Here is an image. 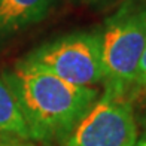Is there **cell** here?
<instances>
[{
    "instance_id": "1",
    "label": "cell",
    "mask_w": 146,
    "mask_h": 146,
    "mask_svg": "<svg viewBox=\"0 0 146 146\" xmlns=\"http://www.w3.org/2000/svg\"><path fill=\"white\" fill-rule=\"evenodd\" d=\"M5 81L17 98L31 139L39 140L67 137L98 98L96 88L69 84L25 60Z\"/></svg>"
},
{
    "instance_id": "2",
    "label": "cell",
    "mask_w": 146,
    "mask_h": 146,
    "mask_svg": "<svg viewBox=\"0 0 146 146\" xmlns=\"http://www.w3.org/2000/svg\"><path fill=\"white\" fill-rule=\"evenodd\" d=\"M106 91L124 97L146 48V2L125 0L100 33Z\"/></svg>"
},
{
    "instance_id": "3",
    "label": "cell",
    "mask_w": 146,
    "mask_h": 146,
    "mask_svg": "<svg viewBox=\"0 0 146 146\" xmlns=\"http://www.w3.org/2000/svg\"><path fill=\"white\" fill-rule=\"evenodd\" d=\"M63 81L90 87L104 82L100 33H72L39 46L25 58Z\"/></svg>"
},
{
    "instance_id": "4",
    "label": "cell",
    "mask_w": 146,
    "mask_h": 146,
    "mask_svg": "<svg viewBox=\"0 0 146 146\" xmlns=\"http://www.w3.org/2000/svg\"><path fill=\"white\" fill-rule=\"evenodd\" d=\"M136 136L131 104L106 91L73 127L63 146H134Z\"/></svg>"
},
{
    "instance_id": "5",
    "label": "cell",
    "mask_w": 146,
    "mask_h": 146,
    "mask_svg": "<svg viewBox=\"0 0 146 146\" xmlns=\"http://www.w3.org/2000/svg\"><path fill=\"white\" fill-rule=\"evenodd\" d=\"M52 5L54 0H0V36L42 21Z\"/></svg>"
},
{
    "instance_id": "6",
    "label": "cell",
    "mask_w": 146,
    "mask_h": 146,
    "mask_svg": "<svg viewBox=\"0 0 146 146\" xmlns=\"http://www.w3.org/2000/svg\"><path fill=\"white\" fill-rule=\"evenodd\" d=\"M0 134L31 139L27 122L8 82L0 78Z\"/></svg>"
},
{
    "instance_id": "7",
    "label": "cell",
    "mask_w": 146,
    "mask_h": 146,
    "mask_svg": "<svg viewBox=\"0 0 146 146\" xmlns=\"http://www.w3.org/2000/svg\"><path fill=\"white\" fill-rule=\"evenodd\" d=\"M137 88L142 91V94L146 97V48L143 51V55L139 63V70H137V76H136V82Z\"/></svg>"
},
{
    "instance_id": "8",
    "label": "cell",
    "mask_w": 146,
    "mask_h": 146,
    "mask_svg": "<svg viewBox=\"0 0 146 146\" xmlns=\"http://www.w3.org/2000/svg\"><path fill=\"white\" fill-rule=\"evenodd\" d=\"M78 2H82V3L92 5V3H102V2H106V0H78Z\"/></svg>"
},
{
    "instance_id": "9",
    "label": "cell",
    "mask_w": 146,
    "mask_h": 146,
    "mask_svg": "<svg viewBox=\"0 0 146 146\" xmlns=\"http://www.w3.org/2000/svg\"><path fill=\"white\" fill-rule=\"evenodd\" d=\"M137 146H146V140H145V142H142V143H139Z\"/></svg>"
}]
</instances>
